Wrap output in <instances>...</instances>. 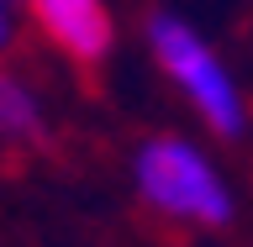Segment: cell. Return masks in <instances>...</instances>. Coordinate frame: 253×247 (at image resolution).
I'll use <instances>...</instances> for the list:
<instances>
[{
  "label": "cell",
  "instance_id": "277c9868",
  "mask_svg": "<svg viewBox=\"0 0 253 247\" xmlns=\"http://www.w3.org/2000/svg\"><path fill=\"white\" fill-rule=\"evenodd\" d=\"M42 137V106L16 74L0 69V142H37Z\"/></svg>",
  "mask_w": 253,
  "mask_h": 247
},
{
  "label": "cell",
  "instance_id": "7a4b0ae2",
  "mask_svg": "<svg viewBox=\"0 0 253 247\" xmlns=\"http://www.w3.org/2000/svg\"><path fill=\"white\" fill-rule=\"evenodd\" d=\"M148 53L164 69L174 90L185 95V106L201 116L221 142H237L248 132V100L243 84L232 79V69L221 63V53L174 11H153L148 16Z\"/></svg>",
  "mask_w": 253,
  "mask_h": 247
},
{
  "label": "cell",
  "instance_id": "5b68a950",
  "mask_svg": "<svg viewBox=\"0 0 253 247\" xmlns=\"http://www.w3.org/2000/svg\"><path fill=\"white\" fill-rule=\"evenodd\" d=\"M16 42V11H11V0H0V53Z\"/></svg>",
  "mask_w": 253,
  "mask_h": 247
},
{
  "label": "cell",
  "instance_id": "6da1fadb",
  "mask_svg": "<svg viewBox=\"0 0 253 247\" xmlns=\"http://www.w3.org/2000/svg\"><path fill=\"white\" fill-rule=\"evenodd\" d=\"M132 184H137L142 205L158 211L164 221H185V226H227L237 216L232 184L227 174L211 163L206 147L190 137H148L132 153Z\"/></svg>",
  "mask_w": 253,
  "mask_h": 247
},
{
  "label": "cell",
  "instance_id": "3957f363",
  "mask_svg": "<svg viewBox=\"0 0 253 247\" xmlns=\"http://www.w3.org/2000/svg\"><path fill=\"white\" fill-rule=\"evenodd\" d=\"M27 16L42 27V37L74 63H100L111 53V11L106 0H21Z\"/></svg>",
  "mask_w": 253,
  "mask_h": 247
}]
</instances>
